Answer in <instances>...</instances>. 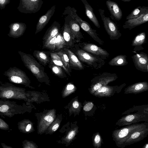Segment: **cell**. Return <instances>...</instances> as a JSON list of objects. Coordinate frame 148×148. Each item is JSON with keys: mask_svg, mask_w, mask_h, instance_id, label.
Masks as SVG:
<instances>
[{"mask_svg": "<svg viewBox=\"0 0 148 148\" xmlns=\"http://www.w3.org/2000/svg\"><path fill=\"white\" fill-rule=\"evenodd\" d=\"M147 128H148V123L146 122L133 124L120 129H116L112 132L113 140L117 147L123 148L125 141L133 133Z\"/></svg>", "mask_w": 148, "mask_h": 148, "instance_id": "1", "label": "cell"}, {"mask_svg": "<svg viewBox=\"0 0 148 148\" xmlns=\"http://www.w3.org/2000/svg\"><path fill=\"white\" fill-rule=\"evenodd\" d=\"M18 53L21 56V60L25 66L38 81L47 82L49 81V77L45 71L43 66L32 55L21 51H18Z\"/></svg>", "mask_w": 148, "mask_h": 148, "instance_id": "2", "label": "cell"}, {"mask_svg": "<svg viewBox=\"0 0 148 148\" xmlns=\"http://www.w3.org/2000/svg\"><path fill=\"white\" fill-rule=\"evenodd\" d=\"M63 14H68L73 19L76 20L80 26L95 41L100 45L104 42L98 36L96 30L92 29L90 25L86 21L83 20L77 14V10L74 7L68 6L65 8Z\"/></svg>", "mask_w": 148, "mask_h": 148, "instance_id": "3", "label": "cell"}, {"mask_svg": "<svg viewBox=\"0 0 148 148\" xmlns=\"http://www.w3.org/2000/svg\"><path fill=\"white\" fill-rule=\"evenodd\" d=\"M74 53L80 61L94 69H100L105 64V60L100 56L88 52L79 47H77Z\"/></svg>", "mask_w": 148, "mask_h": 148, "instance_id": "4", "label": "cell"}, {"mask_svg": "<svg viewBox=\"0 0 148 148\" xmlns=\"http://www.w3.org/2000/svg\"><path fill=\"white\" fill-rule=\"evenodd\" d=\"M118 78L116 73L107 72L94 77L91 81V84L89 89L90 93L93 95L98 89L115 81Z\"/></svg>", "mask_w": 148, "mask_h": 148, "instance_id": "5", "label": "cell"}, {"mask_svg": "<svg viewBox=\"0 0 148 148\" xmlns=\"http://www.w3.org/2000/svg\"><path fill=\"white\" fill-rule=\"evenodd\" d=\"M148 122V113L143 112H135L123 116L116 123L119 126L127 125L140 122Z\"/></svg>", "mask_w": 148, "mask_h": 148, "instance_id": "6", "label": "cell"}, {"mask_svg": "<svg viewBox=\"0 0 148 148\" xmlns=\"http://www.w3.org/2000/svg\"><path fill=\"white\" fill-rule=\"evenodd\" d=\"M104 27L110 39L114 40L119 39L121 36V34L116 24L110 18L106 16L104 14V10L98 9Z\"/></svg>", "mask_w": 148, "mask_h": 148, "instance_id": "7", "label": "cell"}, {"mask_svg": "<svg viewBox=\"0 0 148 148\" xmlns=\"http://www.w3.org/2000/svg\"><path fill=\"white\" fill-rule=\"evenodd\" d=\"M43 3L42 0H20L17 9L21 13H35L40 10Z\"/></svg>", "mask_w": 148, "mask_h": 148, "instance_id": "8", "label": "cell"}, {"mask_svg": "<svg viewBox=\"0 0 148 148\" xmlns=\"http://www.w3.org/2000/svg\"><path fill=\"white\" fill-rule=\"evenodd\" d=\"M126 85L124 83L119 85L114 86L107 85L98 89L92 95L98 97H110L115 94L120 92Z\"/></svg>", "mask_w": 148, "mask_h": 148, "instance_id": "9", "label": "cell"}, {"mask_svg": "<svg viewBox=\"0 0 148 148\" xmlns=\"http://www.w3.org/2000/svg\"><path fill=\"white\" fill-rule=\"evenodd\" d=\"M4 74L14 83L21 84L29 81L24 72L15 67L10 68L5 72Z\"/></svg>", "mask_w": 148, "mask_h": 148, "instance_id": "10", "label": "cell"}, {"mask_svg": "<svg viewBox=\"0 0 148 148\" xmlns=\"http://www.w3.org/2000/svg\"><path fill=\"white\" fill-rule=\"evenodd\" d=\"M80 48L90 53L99 56L103 59H106L109 56V53L105 50L91 43L82 42L79 43Z\"/></svg>", "mask_w": 148, "mask_h": 148, "instance_id": "11", "label": "cell"}, {"mask_svg": "<svg viewBox=\"0 0 148 148\" xmlns=\"http://www.w3.org/2000/svg\"><path fill=\"white\" fill-rule=\"evenodd\" d=\"M132 57L137 70L143 72H148V56L147 54L142 52L136 53Z\"/></svg>", "mask_w": 148, "mask_h": 148, "instance_id": "12", "label": "cell"}, {"mask_svg": "<svg viewBox=\"0 0 148 148\" xmlns=\"http://www.w3.org/2000/svg\"><path fill=\"white\" fill-rule=\"evenodd\" d=\"M55 9L56 5H53L45 14L40 18L36 26L35 34L41 31L47 24L54 14Z\"/></svg>", "mask_w": 148, "mask_h": 148, "instance_id": "13", "label": "cell"}, {"mask_svg": "<svg viewBox=\"0 0 148 148\" xmlns=\"http://www.w3.org/2000/svg\"><path fill=\"white\" fill-rule=\"evenodd\" d=\"M148 134V128L141 129L133 133L126 140L123 148L135 143L140 141L146 137Z\"/></svg>", "mask_w": 148, "mask_h": 148, "instance_id": "14", "label": "cell"}, {"mask_svg": "<svg viewBox=\"0 0 148 148\" xmlns=\"http://www.w3.org/2000/svg\"><path fill=\"white\" fill-rule=\"evenodd\" d=\"M148 90V83L146 81L139 82L130 85L124 90L125 94L140 93Z\"/></svg>", "mask_w": 148, "mask_h": 148, "instance_id": "15", "label": "cell"}, {"mask_svg": "<svg viewBox=\"0 0 148 148\" xmlns=\"http://www.w3.org/2000/svg\"><path fill=\"white\" fill-rule=\"evenodd\" d=\"M148 21V13L139 17L127 20L123 26L124 29H131Z\"/></svg>", "mask_w": 148, "mask_h": 148, "instance_id": "16", "label": "cell"}, {"mask_svg": "<svg viewBox=\"0 0 148 148\" xmlns=\"http://www.w3.org/2000/svg\"><path fill=\"white\" fill-rule=\"evenodd\" d=\"M106 4L112 17L117 21L120 20L122 18L123 13L118 4L110 0L106 1Z\"/></svg>", "mask_w": 148, "mask_h": 148, "instance_id": "17", "label": "cell"}, {"mask_svg": "<svg viewBox=\"0 0 148 148\" xmlns=\"http://www.w3.org/2000/svg\"><path fill=\"white\" fill-rule=\"evenodd\" d=\"M60 25L58 22L55 21L47 29L42 38L43 44L58 35L60 32Z\"/></svg>", "mask_w": 148, "mask_h": 148, "instance_id": "18", "label": "cell"}, {"mask_svg": "<svg viewBox=\"0 0 148 148\" xmlns=\"http://www.w3.org/2000/svg\"><path fill=\"white\" fill-rule=\"evenodd\" d=\"M63 49L67 53L71 69L81 70L84 69V66L76 55L70 49L64 48Z\"/></svg>", "mask_w": 148, "mask_h": 148, "instance_id": "19", "label": "cell"}, {"mask_svg": "<svg viewBox=\"0 0 148 148\" xmlns=\"http://www.w3.org/2000/svg\"><path fill=\"white\" fill-rule=\"evenodd\" d=\"M62 35L65 41L66 46L73 48L75 46V40L71 33L69 23L65 21L64 25Z\"/></svg>", "mask_w": 148, "mask_h": 148, "instance_id": "20", "label": "cell"}, {"mask_svg": "<svg viewBox=\"0 0 148 148\" xmlns=\"http://www.w3.org/2000/svg\"><path fill=\"white\" fill-rule=\"evenodd\" d=\"M9 27L10 29L9 36H20L25 32L26 25L24 23L16 22L11 24Z\"/></svg>", "mask_w": 148, "mask_h": 148, "instance_id": "21", "label": "cell"}, {"mask_svg": "<svg viewBox=\"0 0 148 148\" xmlns=\"http://www.w3.org/2000/svg\"><path fill=\"white\" fill-rule=\"evenodd\" d=\"M73 19H71L69 21V24L75 42H79L80 41L81 39L84 38V37L80 31L79 24L76 20Z\"/></svg>", "mask_w": 148, "mask_h": 148, "instance_id": "22", "label": "cell"}, {"mask_svg": "<svg viewBox=\"0 0 148 148\" xmlns=\"http://www.w3.org/2000/svg\"><path fill=\"white\" fill-rule=\"evenodd\" d=\"M50 51L35 50L33 52L34 56L39 61L40 63L46 66L51 62Z\"/></svg>", "mask_w": 148, "mask_h": 148, "instance_id": "23", "label": "cell"}, {"mask_svg": "<svg viewBox=\"0 0 148 148\" xmlns=\"http://www.w3.org/2000/svg\"><path fill=\"white\" fill-rule=\"evenodd\" d=\"M84 6L85 14L95 26L99 28L100 27L99 21L93 12V9L86 0H81Z\"/></svg>", "mask_w": 148, "mask_h": 148, "instance_id": "24", "label": "cell"}, {"mask_svg": "<svg viewBox=\"0 0 148 148\" xmlns=\"http://www.w3.org/2000/svg\"><path fill=\"white\" fill-rule=\"evenodd\" d=\"M146 35L145 32H143L138 34L134 38L132 41V45L135 47V50H141V45L146 40Z\"/></svg>", "mask_w": 148, "mask_h": 148, "instance_id": "25", "label": "cell"}, {"mask_svg": "<svg viewBox=\"0 0 148 148\" xmlns=\"http://www.w3.org/2000/svg\"><path fill=\"white\" fill-rule=\"evenodd\" d=\"M148 13V7L139 6L134 9L126 17V19L133 18L139 17Z\"/></svg>", "mask_w": 148, "mask_h": 148, "instance_id": "26", "label": "cell"}, {"mask_svg": "<svg viewBox=\"0 0 148 148\" xmlns=\"http://www.w3.org/2000/svg\"><path fill=\"white\" fill-rule=\"evenodd\" d=\"M127 56L125 55H120L112 59L108 62L111 66H121L126 65L128 63L126 59Z\"/></svg>", "mask_w": 148, "mask_h": 148, "instance_id": "27", "label": "cell"}, {"mask_svg": "<svg viewBox=\"0 0 148 148\" xmlns=\"http://www.w3.org/2000/svg\"><path fill=\"white\" fill-rule=\"evenodd\" d=\"M48 65L49 67L56 75L62 78L66 77L64 69L60 66L55 64L51 60Z\"/></svg>", "mask_w": 148, "mask_h": 148, "instance_id": "28", "label": "cell"}, {"mask_svg": "<svg viewBox=\"0 0 148 148\" xmlns=\"http://www.w3.org/2000/svg\"><path fill=\"white\" fill-rule=\"evenodd\" d=\"M50 56L52 62L56 65L61 67L65 73L70 76H71L70 73L64 66L63 62L56 52H51Z\"/></svg>", "mask_w": 148, "mask_h": 148, "instance_id": "29", "label": "cell"}, {"mask_svg": "<svg viewBox=\"0 0 148 148\" xmlns=\"http://www.w3.org/2000/svg\"><path fill=\"white\" fill-rule=\"evenodd\" d=\"M56 52L60 57L65 67L71 73V69L70 67L69 58L67 53L63 49Z\"/></svg>", "mask_w": 148, "mask_h": 148, "instance_id": "30", "label": "cell"}, {"mask_svg": "<svg viewBox=\"0 0 148 148\" xmlns=\"http://www.w3.org/2000/svg\"><path fill=\"white\" fill-rule=\"evenodd\" d=\"M66 46L65 41L63 37L62 34L60 32L57 36L55 51H58L64 47H66Z\"/></svg>", "mask_w": 148, "mask_h": 148, "instance_id": "31", "label": "cell"}, {"mask_svg": "<svg viewBox=\"0 0 148 148\" xmlns=\"http://www.w3.org/2000/svg\"><path fill=\"white\" fill-rule=\"evenodd\" d=\"M92 144L95 148H100L103 143L101 136L99 132H97L92 136Z\"/></svg>", "mask_w": 148, "mask_h": 148, "instance_id": "32", "label": "cell"}, {"mask_svg": "<svg viewBox=\"0 0 148 148\" xmlns=\"http://www.w3.org/2000/svg\"><path fill=\"white\" fill-rule=\"evenodd\" d=\"M57 35L51 39L48 42L43 44L42 48L47 49L51 51H55L56 42Z\"/></svg>", "mask_w": 148, "mask_h": 148, "instance_id": "33", "label": "cell"}, {"mask_svg": "<svg viewBox=\"0 0 148 148\" xmlns=\"http://www.w3.org/2000/svg\"><path fill=\"white\" fill-rule=\"evenodd\" d=\"M96 108V107L92 102H89L84 105L83 108V110L85 111L88 112L90 111L93 108Z\"/></svg>", "mask_w": 148, "mask_h": 148, "instance_id": "34", "label": "cell"}, {"mask_svg": "<svg viewBox=\"0 0 148 148\" xmlns=\"http://www.w3.org/2000/svg\"><path fill=\"white\" fill-rule=\"evenodd\" d=\"M10 0H0V8L4 9L5 6L10 2Z\"/></svg>", "mask_w": 148, "mask_h": 148, "instance_id": "35", "label": "cell"}, {"mask_svg": "<svg viewBox=\"0 0 148 148\" xmlns=\"http://www.w3.org/2000/svg\"><path fill=\"white\" fill-rule=\"evenodd\" d=\"M4 95L5 97L7 98H10L13 96L14 92L12 90H8L5 92Z\"/></svg>", "mask_w": 148, "mask_h": 148, "instance_id": "36", "label": "cell"}, {"mask_svg": "<svg viewBox=\"0 0 148 148\" xmlns=\"http://www.w3.org/2000/svg\"><path fill=\"white\" fill-rule=\"evenodd\" d=\"M8 106L7 105H4L0 107V111L1 112H4L8 111Z\"/></svg>", "mask_w": 148, "mask_h": 148, "instance_id": "37", "label": "cell"}, {"mask_svg": "<svg viewBox=\"0 0 148 148\" xmlns=\"http://www.w3.org/2000/svg\"><path fill=\"white\" fill-rule=\"evenodd\" d=\"M75 131H71L67 137L69 139H72L75 136Z\"/></svg>", "mask_w": 148, "mask_h": 148, "instance_id": "38", "label": "cell"}, {"mask_svg": "<svg viewBox=\"0 0 148 148\" xmlns=\"http://www.w3.org/2000/svg\"><path fill=\"white\" fill-rule=\"evenodd\" d=\"M44 119L46 121L50 122H52L53 121V118L52 116L49 115L46 116L44 117Z\"/></svg>", "mask_w": 148, "mask_h": 148, "instance_id": "39", "label": "cell"}, {"mask_svg": "<svg viewBox=\"0 0 148 148\" xmlns=\"http://www.w3.org/2000/svg\"><path fill=\"white\" fill-rule=\"evenodd\" d=\"M75 88L73 85L71 84H69L67 85L66 89L67 90H73Z\"/></svg>", "mask_w": 148, "mask_h": 148, "instance_id": "40", "label": "cell"}, {"mask_svg": "<svg viewBox=\"0 0 148 148\" xmlns=\"http://www.w3.org/2000/svg\"><path fill=\"white\" fill-rule=\"evenodd\" d=\"M73 106L74 108H77L79 106V103L77 101H75L73 102Z\"/></svg>", "mask_w": 148, "mask_h": 148, "instance_id": "41", "label": "cell"}, {"mask_svg": "<svg viewBox=\"0 0 148 148\" xmlns=\"http://www.w3.org/2000/svg\"><path fill=\"white\" fill-rule=\"evenodd\" d=\"M59 126V124L58 123L55 124L52 127V130L54 131H56L58 128Z\"/></svg>", "mask_w": 148, "mask_h": 148, "instance_id": "42", "label": "cell"}, {"mask_svg": "<svg viewBox=\"0 0 148 148\" xmlns=\"http://www.w3.org/2000/svg\"><path fill=\"white\" fill-rule=\"evenodd\" d=\"M31 127V125L30 124H28L26 127V131L27 132L29 131Z\"/></svg>", "mask_w": 148, "mask_h": 148, "instance_id": "43", "label": "cell"}, {"mask_svg": "<svg viewBox=\"0 0 148 148\" xmlns=\"http://www.w3.org/2000/svg\"><path fill=\"white\" fill-rule=\"evenodd\" d=\"M143 148H148V143H146L143 147Z\"/></svg>", "mask_w": 148, "mask_h": 148, "instance_id": "44", "label": "cell"}, {"mask_svg": "<svg viewBox=\"0 0 148 148\" xmlns=\"http://www.w3.org/2000/svg\"><path fill=\"white\" fill-rule=\"evenodd\" d=\"M124 2H129L131 0H121Z\"/></svg>", "mask_w": 148, "mask_h": 148, "instance_id": "45", "label": "cell"}]
</instances>
